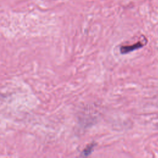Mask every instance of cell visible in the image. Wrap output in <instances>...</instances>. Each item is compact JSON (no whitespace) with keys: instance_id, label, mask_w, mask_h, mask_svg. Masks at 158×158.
<instances>
[{"instance_id":"1","label":"cell","mask_w":158,"mask_h":158,"mask_svg":"<svg viewBox=\"0 0 158 158\" xmlns=\"http://www.w3.org/2000/svg\"><path fill=\"white\" fill-rule=\"evenodd\" d=\"M144 43H143L141 41H138L136 43H134L133 44L131 45H124V46H121L120 48V52L122 54H127L130 52H132L135 50H136L138 49L141 48L144 46Z\"/></svg>"},{"instance_id":"2","label":"cell","mask_w":158,"mask_h":158,"mask_svg":"<svg viewBox=\"0 0 158 158\" xmlns=\"http://www.w3.org/2000/svg\"><path fill=\"white\" fill-rule=\"evenodd\" d=\"M96 145V144L95 143H91L90 144H89L84 149L83 151L81 152V156L83 157H86V156H88L93 151L94 146Z\"/></svg>"}]
</instances>
